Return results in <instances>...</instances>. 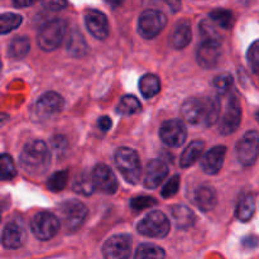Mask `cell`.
<instances>
[{"mask_svg": "<svg viewBox=\"0 0 259 259\" xmlns=\"http://www.w3.org/2000/svg\"><path fill=\"white\" fill-rule=\"evenodd\" d=\"M182 118L194 125L211 126L220 115V101L218 98L187 99L181 106Z\"/></svg>", "mask_w": 259, "mask_h": 259, "instance_id": "obj_1", "label": "cell"}, {"mask_svg": "<svg viewBox=\"0 0 259 259\" xmlns=\"http://www.w3.org/2000/svg\"><path fill=\"white\" fill-rule=\"evenodd\" d=\"M51 154L47 144L39 139L30 141L23 147L20 153V166L32 176H40L48 169Z\"/></svg>", "mask_w": 259, "mask_h": 259, "instance_id": "obj_2", "label": "cell"}, {"mask_svg": "<svg viewBox=\"0 0 259 259\" xmlns=\"http://www.w3.org/2000/svg\"><path fill=\"white\" fill-rule=\"evenodd\" d=\"M116 167L126 182L132 185L138 184L142 175L141 159L134 149L121 147L115 153Z\"/></svg>", "mask_w": 259, "mask_h": 259, "instance_id": "obj_3", "label": "cell"}, {"mask_svg": "<svg viewBox=\"0 0 259 259\" xmlns=\"http://www.w3.org/2000/svg\"><path fill=\"white\" fill-rule=\"evenodd\" d=\"M67 32V25L61 19H52L46 23L38 34V46L46 52L58 48Z\"/></svg>", "mask_w": 259, "mask_h": 259, "instance_id": "obj_4", "label": "cell"}, {"mask_svg": "<svg viewBox=\"0 0 259 259\" xmlns=\"http://www.w3.org/2000/svg\"><path fill=\"white\" fill-rule=\"evenodd\" d=\"M88 207L78 200H67L60 205V220L68 232H75L85 222Z\"/></svg>", "mask_w": 259, "mask_h": 259, "instance_id": "obj_5", "label": "cell"}, {"mask_svg": "<svg viewBox=\"0 0 259 259\" xmlns=\"http://www.w3.org/2000/svg\"><path fill=\"white\" fill-rule=\"evenodd\" d=\"M137 230L144 237L164 238L169 233V220L163 212L154 210L142 219Z\"/></svg>", "mask_w": 259, "mask_h": 259, "instance_id": "obj_6", "label": "cell"}, {"mask_svg": "<svg viewBox=\"0 0 259 259\" xmlns=\"http://www.w3.org/2000/svg\"><path fill=\"white\" fill-rule=\"evenodd\" d=\"M167 18L159 10L149 9L141 14L138 20V33L146 39H153L163 30Z\"/></svg>", "mask_w": 259, "mask_h": 259, "instance_id": "obj_7", "label": "cell"}, {"mask_svg": "<svg viewBox=\"0 0 259 259\" xmlns=\"http://www.w3.org/2000/svg\"><path fill=\"white\" fill-rule=\"evenodd\" d=\"M30 229L39 240H50L60 229V219L50 211H40L30 222Z\"/></svg>", "mask_w": 259, "mask_h": 259, "instance_id": "obj_8", "label": "cell"}, {"mask_svg": "<svg viewBox=\"0 0 259 259\" xmlns=\"http://www.w3.org/2000/svg\"><path fill=\"white\" fill-rule=\"evenodd\" d=\"M237 157L243 166H252L259 156V133L250 131L237 143Z\"/></svg>", "mask_w": 259, "mask_h": 259, "instance_id": "obj_9", "label": "cell"}, {"mask_svg": "<svg viewBox=\"0 0 259 259\" xmlns=\"http://www.w3.org/2000/svg\"><path fill=\"white\" fill-rule=\"evenodd\" d=\"M159 137L162 142L172 148L182 146L187 138V129L179 119L164 121L159 128Z\"/></svg>", "mask_w": 259, "mask_h": 259, "instance_id": "obj_10", "label": "cell"}, {"mask_svg": "<svg viewBox=\"0 0 259 259\" xmlns=\"http://www.w3.org/2000/svg\"><path fill=\"white\" fill-rule=\"evenodd\" d=\"M132 253V238L126 234L109 238L103 247L104 259H129Z\"/></svg>", "mask_w": 259, "mask_h": 259, "instance_id": "obj_11", "label": "cell"}, {"mask_svg": "<svg viewBox=\"0 0 259 259\" xmlns=\"http://www.w3.org/2000/svg\"><path fill=\"white\" fill-rule=\"evenodd\" d=\"M240 121H242V106H240L238 96L233 95L228 101L227 110H225L222 121H220V133L224 134V136L234 133L239 128Z\"/></svg>", "mask_w": 259, "mask_h": 259, "instance_id": "obj_12", "label": "cell"}, {"mask_svg": "<svg viewBox=\"0 0 259 259\" xmlns=\"http://www.w3.org/2000/svg\"><path fill=\"white\" fill-rule=\"evenodd\" d=\"M27 239V232L22 220L14 219L5 225L2 235V244L7 249H18Z\"/></svg>", "mask_w": 259, "mask_h": 259, "instance_id": "obj_13", "label": "cell"}, {"mask_svg": "<svg viewBox=\"0 0 259 259\" xmlns=\"http://www.w3.org/2000/svg\"><path fill=\"white\" fill-rule=\"evenodd\" d=\"M93 181L95 185V189L106 195L115 194L118 190V181L114 175L113 169L106 164H98L94 168Z\"/></svg>", "mask_w": 259, "mask_h": 259, "instance_id": "obj_14", "label": "cell"}, {"mask_svg": "<svg viewBox=\"0 0 259 259\" xmlns=\"http://www.w3.org/2000/svg\"><path fill=\"white\" fill-rule=\"evenodd\" d=\"M63 105H65V101L62 96L55 91H50V93L43 94L38 99L35 104V113L39 118L47 119L60 113L63 109Z\"/></svg>", "mask_w": 259, "mask_h": 259, "instance_id": "obj_15", "label": "cell"}, {"mask_svg": "<svg viewBox=\"0 0 259 259\" xmlns=\"http://www.w3.org/2000/svg\"><path fill=\"white\" fill-rule=\"evenodd\" d=\"M85 24L89 32L98 39H105L109 34L108 18L104 13L96 9H89L85 12Z\"/></svg>", "mask_w": 259, "mask_h": 259, "instance_id": "obj_16", "label": "cell"}, {"mask_svg": "<svg viewBox=\"0 0 259 259\" xmlns=\"http://www.w3.org/2000/svg\"><path fill=\"white\" fill-rule=\"evenodd\" d=\"M168 175V167L161 159H152L148 162L144 175V186L149 190H154L163 182Z\"/></svg>", "mask_w": 259, "mask_h": 259, "instance_id": "obj_17", "label": "cell"}, {"mask_svg": "<svg viewBox=\"0 0 259 259\" xmlns=\"http://www.w3.org/2000/svg\"><path fill=\"white\" fill-rule=\"evenodd\" d=\"M220 43L205 40L197 48V62L204 68H212L220 58Z\"/></svg>", "mask_w": 259, "mask_h": 259, "instance_id": "obj_18", "label": "cell"}, {"mask_svg": "<svg viewBox=\"0 0 259 259\" xmlns=\"http://www.w3.org/2000/svg\"><path fill=\"white\" fill-rule=\"evenodd\" d=\"M225 154H227V147L217 146L210 149L204 158L201 159V167L205 174L207 175H217L222 169L224 164Z\"/></svg>", "mask_w": 259, "mask_h": 259, "instance_id": "obj_19", "label": "cell"}, {"mask_svg": "<svg viewBox=\"0 0 259 259\" xmlns=\"http://www.w3.org/2000/svg\"><path fill=\"white\" fill-rule=\"evenodd\" d=\"M171 217L179 229H187L195 224L194 211L185 205H174L171 207Z\"/></svg>", "mask_w": 259, "mask_h": 259, "instance_id": "obj_20", "label": "cell"}, {"mask_svg": "<svg viewBox=\"0 0 259 259\" xmlns=\"http://www.w3.org/2000/svg\"><path fill=\"white\" fill-rule=\"evenodd\" d=\"M195 202L197 207L202 211H210L215 207L218 202L217 192L210 186H201L195 192Z\"/></svg>", "mask_w": 259, "mask_h": 259, "instance_id": "obj_21", "label": "cell"}, {"mask_svg": "<svg viewBox=\"0 0 259 259\" xmlns=\"http://www.w3.org/2000/svg\"><path fill=\"white\" fill-rule=\"evenodd\" d=\"M204 148L205 143L202 141L191 142L186 147V149L182 152L181 157H180V164H181L182 168H186V167H190L196 163L200 157H201Z\"/></svg>", "mask_w": 259, "mask_h": 259, "instance_id": "obj_22", "label": "cell"}, {"mask_svg": "<svg viewBox=\"0 0 259 259\" xmlns=\"http://www.w3.org/2000/svg\"><path fill=\"white\" fill-rule=\"evenodd\" d=\"M191 42V24L187 20H182L177 24L172 35V45L176 50H184Z\"/></svg>", "mask_w": 259, "mask_h": 259, "instance_id": "obj_23", "label": "cell"}, {"mask_svg": "<svg viewBox=\"0 0 259 259\" xmlns=\"http://www.w3.org/2000/svg\"><path fill=\"white\" fill-rule=\"evenodd\" d=\"M255 212V200L252 195H244L240 197L235 209V217L240 222H249Z\"/></svg>", "mask_w": 259, "mask_h": 259, "instance_id": "obj_24", "label": "cell"}, {"mask_svg": "<svg viewBox=\"0 0 259 259\" xmlns=\"http://www.w3.org/2000/svg\"><path fill=\"white\" fill-rule=\"evenodd\" d=\"M139 90L146 99L156 96L161 91V81H159L158 76L153 75V73H147V75L142 76V78L139 80Z\"/></svg>", "mask_w": 259, "mask_h": 259, "instance_id": "obj_25", "label": "cell"}, {"mask_svg": "<svg viewBox=\"0 0 259 259\" xmlns=\"http://www.w3.org/2000/svg\"><path fill=\"white\" fill-rule=\"evenodd\" d=\"M166 253L161 247L151 243H143L136 250L134 259H164Z\"/></svg>", "mask_w": 259, "mask_h": 259, "instance_id": "obj_26", "label": "cell"}, {"mask_svg": "<svg viewBox=\"0 0 259 259\" xmlns=\"http://www.w3.org/2000/svg\"><path fill=\"white\" fill-rule=\"evenodd\" d=\"M29 39L27 37H17L10 42L8 55L13 60H22L29 52Z\"/></svg>", "mask_w": 259, "mask_h": 259, "instance_id": "obj_27", "label": "cell"}, {"mask_svg": "<svg viewBox=\"0 0 259 259\" xmlns=\"http://www.w3.org/2000/svg\"><path fill=\"white\" fill-rule=\"evenodd\" d=\"M23 18L15 13H4L0 15V35L8 34L22 24Z\"/></svg>", "mask_w": 259, "mask_h": 259, "instance_id": "obj_28", "label": "cell"}, {"mask_svg": "<svg viewBox=\"0 0 259 259\" xmlns=\"http://www.w3.org/2000/svg\"><path fill=\"white\" fill-rule=\"evenodd\" d=\"M210 19L223 29H230L234 24V15L230 10L215 9L210 13Z\"/></svg>", "mask_w": 259, "mask_h": 259, "instance_id": "obj_29", "label": "cell"}, {"mask_svg": "<svg viewBox=\"0 0 259 259\" xmlns=\"http://www.w3.org/2000/svg\"><path fill=\"white\" fill-rule=\"evenodd\" d=\"M141 103L133 95L124 96L118 105V113L121 115H133L141 110Z\"/></svg>", "mask_w": 259, "mask_h": 259, "instance_id": "obj_30", "label": "cell"}, {"mask_svg": "<svg viewBox=\"0 0 259 259\" xmlns=\"http://www.w3.org/2000/svg\"><path fill=\"white\" fill-rule=\"evenodd\" d=\"M199 28L200 33H201L202 37L205 38V40H211V42L220 43V40H222V34H220L219 30L217 29V24H215L211 19L201 20Z\"/></svg>", "mask_w": 259, "mask_h": 259, "instance_id": "obj_31", "label": "cell"}, {"mask_svg": "<svg viewBox=\"0 0 259 259\" xmlns=\"http://www.w3.org/2000/svg\"><path fill=\"white\" fill-rule=\"evenodd\" d=\"M73 190H75L77 194L83 195V196H89V195L93 194L95 191V185H94L93 177H90L89 175H81L73 182Z\"/></svg>", "mask_w": 259, "mask_h": 259, "instance_id": "obj_32", "label": "cell"}, {"mask_svg": "<svg viewBox=\"0 0 259 259\" xmlns=\"http://www.w3.org/2000/svg\"><path fill=\"white\" fill-rule=\"evenodd\" d=\"M17 176L15 163L9 154H0V179L12 180Z\"/></svg>", "mask_w": 259, "mask_h": 259, "instance_id": "obj_33", "label": "cell"}, {"mask_svg": "<svg viewBox=\"0 0 259 259\" xmlns=\"http://www.w3.org/2000/svg\"><path fill=\"white\" fill-rule=\"evenodd\" d=\"M67 180H68V171L63 169V171H58L55 172L52 176H50L47 181V187L53 192H58L62 191L63 189L67 185Z\"/></svg>", "mask_w": 259, "mask_h": 259, "instance_id": "obj_34", "label": "cell"}, {"mask_svg": "<svg viewBox=\"0 0 259 259\" xmlns=\"http://www.w3.org/2000/svg\"><path fill=\"white\" fill-rule=\"evenodd\" d=\"M233 85H234V78L228 72L220 73L214 80V86L220 95H225V94L229 93L232 90Z\"/></svg>", "mask_w": 259, "mask_h": 259, "instance_id": "obj_35", "label": "cell"}, {"mask_svg": "<svg viewBox=\"0 0 259 259\" xmlns=\"http://www.w3.org/2000/svg\"><path fill=\"white\" fill-rule=\"evenodd\" d=\"M157 205V200L149 196H138L134 197L131 202V207L134 211H142V210L149 209V207Z\"/></svg>", "mask_w": 259, "mask_h": 259, "instance_id": "obj_36", "label": "cell"}, {"mask_svg": "<svg viewBox=\"0 0 259 259\" xmlns=\"http://www.w3.org/2000/svg\"><path fill=\"white\" fill-rule=\"evenodd\" d=\"M247 57L248 63H249L253 72L259 75V40H255L254 43H252V46L248 50Z\"/></svg>", "mask_w": 259, "mask_h": 259, "instance_id": "obj_37", "label": "cell"}, {"mask_svg": "<svg viewBox=\"0 0 259 259\" xmlns=\"http://www.w3.org/2000/svg\"><path fill=\"white\" fill-rule=\"evenodd\" d=\"M179 190H180V176L179 175H175V176H172L171 179L168 180V182H167V184L163 186V189H162V196H163L164 199H169V197L175 196V195L179 192Z\"/></svg>", "mask_w": 259, "mask_h": 259, "instance_id": "obj_38", "label": "cell"}, {"mask_svg": "<svg viewBox=\"0 0 259 259\" xmlns=\"http://www.w3.org/2000/svg\"><path fill=\"white\" fill-rule=\"evenodd\" d=\"M80 43H85L82 39V35L80 33H76V34H72L70 38V43H68V50L76 56L82 55L86 51V46H80Z\"/></svg>", "mask_w": 259, "mask_h": 259, "instance_id": "obj_39", "label": "cell"}, {"mask_svg": "<svg viewBox=\"0 0 259 259\" xmlns=\"http://www.w3.org/2000/svg\"><path fill=\"white\" fill-rule=\"evenodd\" d=\"M45 8L50 10H61L67 7L66 0H39Z\"/></svg>", "mask_w": 259, "mask_h": 259, "instance_id": "obj_40", "label": "cell"}, {"mask_svg": "<svg viewBox=\"0 0 259 259\" xmlns=\"http://www.w3.org/2000/svg\"><path fill=\"white\" fill-rule=\"evenodd\" d=\"M98 124H99V126H100L101 131L108 132L109 129L111 128V124H113V121H111V119L109 118V116L104 115V116H101L100 119H99Z\"/></svg>", "mask_w": 259, "mask_h": 259, "instance_id": "obj_41", "label": "cell"}, {"mask_svg": "<svg viewBox=\"0 0 259 259\" xmlns=\"http://www.w3.org/2000/svg\"><path fill=\"white\" fill-rule=\"evenodd\" d=\"M52 144L53 147H55V149H63L67 147V139L65 138V137H55V138L52 139Z\"/></svg>", "mask_w": 259, "mask_h": 259, "instance_id": "obj_42", "label": "cell"}, {"mask_svg": "<svg viewBox=\"0 0 259 259\" xmlns=\"http://www.w3.org/2000/svg\"><path fill=\"white\" fill-rule=\"evenodd\" d=\"M243 247L245 248H255L258 245V238L254 235H249L243 239Z\"/></svg>", "mask_w": 259, "mask_h": 259, "instance_id": "obj_43", "label": "cell"}, {"mask_svg": "<svg viewBox=\"0 0 259 259\" xmlns=\"http://www.w3.org/2000/svg\"><path fill=\"white\" fill-rule=\"evenodd\" d=\"M12 2L17 8H27L34 4L35 0H12Z\"/></svg>", "mask_w": 259, "mask_h": 259, "instance_id": "obj_44", "label": "cell"}, {"mask_svg": "<svg viewBox=\"0 0 259 259\" xmlns=\"http://www.w3.org/2000/svg\"><path fill=\"white\" fill-rule=\"evenodd\" d=\"M106 3H108V4H110L111 7L116 8V7H119L121 3H123V0H106Z\"/></svg>", "mask_w": 259, "mask_h": 259, "instance_id": "obj_45", "label": "cell"}, {"mask_svg": "<svg viewBox=\"0 0 259 259\" xmlns=\"http://www.w3.org/2000/svg\"><path fill=\"white\" fill-rule=\"evenodd\" d=\"M8 119V115L7 114H4V113H0V124L2 123H4L5 120H7Z\"/></svg>", "mask_w": 259, "mask_h": 259, "instance_id": "obj_46", "label": "cell"}, {"mask_svg": "<svg viewBox=\"0 0 259 259\" xmlns=\"http://www.w3.org/2000/svg\"><path fill=\"white\" fill-rule=\"evenodd\" d=\"M255 118H257V120H258V123H259V110L257 111V114H255Z\"/></svg>", "mask_w": 259, "mask_h": 259, "instance_id": "obj_47", "label": "cell"}, {"mask_svg": "<svg viewBox=\"0 0 259 259\" xmlns=\"http://www.w3.org/2000/svg\"><path fill=\"white\" fill-rule=\"evenodd\" d=\"M0 212H2V202H0Z\"/></svg>", "mask_w": 259, "mask_h": 259, "instance_id": "obj_48", "label": "cell"}, {"mask_svg": "<svg viewBox=\"0 0 259 259\" xmlns=\"http://www.w3.org/2000/svg\"><path fill=\"white\" fill-rule=\"evenodd\" d=\"M0 68H2V61H0Z\"/></svg>", "mask_w": 259, "mask_h": 259, "instance_id": "obj_49", "label": "cell"}]
</instances>
